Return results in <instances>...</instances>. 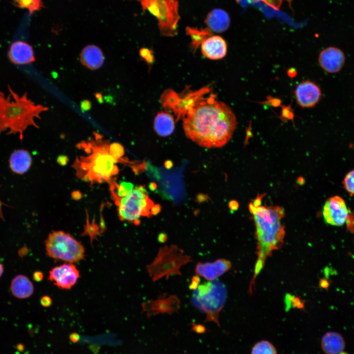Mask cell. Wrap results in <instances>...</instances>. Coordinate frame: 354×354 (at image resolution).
Returning <instances> with one entry per match:
<instances>
[{
    "label": "cell",
    "mask_w": 354,
    "mask_h": 354,
    "mask_svg": "<svg viewBox=\"0 0 354 354\" xmlns=\"http://www.w3.org/2000/svg\"><path fill=\"white\" fill-rule=\"evenodd\" d=\"M109 151L110 153L116 159L119 161L122 160L121 157L124 154V150L121 145L118 143L110 144Z\"/></svg>",
    "instance_id": "cell-28"
},
{
    "label": "cell",
    "mask_w": 354,
    "mask_h": 354,
    "mask_svg": "<svg viewBox=\"0 0 354 354\" xmlns=\"http://www.w3.org/2000/svg\"><path fill=\"white\" fill-rule=\"evenodd\" d=\"M161 210V206L159 205H153L150 209V213L152 215H156Z\"/></svg>",
    "instance_id": "cell-33"
},
{
    "label": "cell",
    "mask_w": 354,
    "mask_h": 354,
    "mask_svg": "<svg viewBox=\"0 0 354 354\" xmlns=\"http://www.w3.org/2000/svg\"><path fill=\"white\" fill-rule=\"evenodd\" d=\"M8 57L12 63L17 65L28 64L35 60L32 47L29 43L20 40L11 44Z\"/></svg>",
    "instance_id": "cell-16"
},
{
    "label": "cell",
    "mask_w": 354,
    "mask_h": 354,
    "mask_svg": "<svg viewBox=\"0 0 354 354\" xmlns=\"http://www.w3.org/2000/svg\"><path fill=\"white\" fill-rule=\"evenodd\" d=\"M187 33L189 34L194 44L198 45L211 34V30L208 28L198 30L197 28L187 27Z\"/></svg>",
    "instance_id": "cell-25"
},
{
    "label": "cell",
    "mask_w": 354,
    "mask_h": 354,
    "mask_svg": "<svg viewBox=\"0 0 354 354\" xmlns=\"http://www.w3.org/2000/svg\"><path fill=\"white\" fill-rule=\"evenodd\" d=\"M115 202L119 218L135 225L140 224L141 217L150 216V209L153 206L142 186L133 188L125 196L116 200Z\"/></svg>",
    "instance_id": "cell-8"
},
{
    "label": "cell",
    "mask_w": 354,
    "mask_h": 354,
    "mask_svg": "<svg viewBox=\"0 0 354 354\" xmlns=\"http://www.w3.org/2000/svg\"><path fill=\"white\" fill-rule=\"evenodd\" d=\"M230 208L232 210H236L238 207V204L236 201H232L229 204Z\"/></svg>",
    "instance_id": "cell-37"
},
{
    "label": "cell",
    "mask_w": 354,
    "mask_h": 354,
    "mask_svg": "<svg viewBox=\"0 0 354 354\" xmlns=\"http://www.w3.org/2000/svg\"><path fill=\"white\" fill-rule=\"evenodd\" d=\"M322 92L320 87L314 82L305 81L300 83L295 90L298 104L303 108L314 107L320 101Z\"/></svg>",
    "instance_id": "cell-14"
},
{
    "label": "cell",
    "mask_w": 354,
    "mask_h": 354,
    "mask_svg": "<svg viewBox=\"0 0 354 354\" xmlns=\"http://www.w3.org/2000/svg\"><path fill=\"white\" fill-rule=\"evenodd\" d=\"M247 0L250 2H257V1H260V0H262V1H264L267 2V3H271L272 1V0Z\"/></svg>",
    "instance_id": "cell-44"
},
{
    "label": "cell",
    "mask_w": 354,
    "mask_h": 354,
    "mask_svg": "<svg viewBox=\"0 0 354 354\" xmlns=\"http://www.w3.org/2000/svg\"><path fill=\"white\" fill-rule=\"evenodd\" d=\"M16 6L28 9L30 13L39 10L43 7L41 0H13Z\"/></svg>",
    "instance_id": "cell-26"
},
{
    "label": "cell",
    "mask_w": 354,
    "mask_h": 354,
    "mask_svg": "<svg viewBox=\"0 0 354 354\" xmlns=\"http://www.w3.org/2000/svg\"><path fill=\"white\" fill-rule=\"evenodd\" d=\"M340 354H348L346 352H343Z\"/></svg>",
    "instance_id": "cell-46"
},
{
    "label": "cell",
    "mask_w": 354,
    "mask_h": 354,
    "mask_svg": "<svg viewBox=\"0 0 354 354\" xmlns=\"http://www.w3.org/2000/svg\"><path fill=\"white\" fill-rule=\"evenodd\" d=\"M321 284L322 286L324 288L327 287L329 285V284L326 280H323Z\"/></svg>",
    "instance_id": "cell-43"
},
{
    "label": "cell",
    "mask_w": 354,
    "mask_h": 354,
    "mask_svg": "<svg viewBox=\"0 0 354 354\" xmlns=\"http://www.w3.org/2000/svg\"><path fill=\"white\" fill-rule=\"evenodd\" d=\"M227 289L219 280L208 281L199 285L193 291L192 304L206 315L205 322H212L219 326V314L227 298Z\"/></svg>",
    "instance_id": "cell-5"
},
{
    "label": "cell",
    "mask_w": 354,
    "mask_h": 354,
    "mask_svg": "<svg viewBox=\"0 0 354 354\" xmlns=\"http://www.w3.org/2000/svg\"><path fill=\"white\" fill-rule=\"evenodd\" d=\"M93 138L85 143L88 155L80 157L75 162L77 174L79 177L88 182H110L112 177L118 173L116 164L119 161L110 153L109 142L97 133L94 134Z\"/></svg>",
    "instance_id": "cell-4"
},
{
    "label": "cell",
    "mask_w": 354,
    "mask_h": 354,
    "mask_svg": "<svg viewBox=\"0 0 354 354\" xmlns=\"http://www.w3.org/2000/svg\"><path fill=\"white\" fill-rule=\"evenodd\" d=\"M154 129L160 136L167 137L171 135L175 129L173 116L163 112L158 113L154 118Z\"/></svg>",
    "instance_id": "cell-23"
},
{
    "label": "cell",
    "mask_w": 354,
    "mask_h": 354,
    "mask_svg": "<svg viewBox=\"0 0 354 354\" xmlns=\"http://www.w3.org/2000/svg\"><path fill=\"white\" fill-rule=\"evenodd\" d=\"M236 124V117L228 105L209 98L189 111L183 127L186 137L193 142L214 148L224 146L230 140Z\"/></svg>",
    "instance_id": "cell-1"
},
{
    "label": "cell",
    "mask_w": 354,
    "mask_h": 354,
    "mask_svg": "<svg viewBox=\"0 0 354 354\" xmlns=\"http://www.w3.org/2000/svg\"><path fill=\"white\" fill-rule=\"evenodd\" d=\"M28 248L24 246L18 251V255L20 257H23L28 254Z\"/></svg>",
    "instance_id": "cell-35"
},
{
    "label": "cell",
    "mask_w": 354,
    "mask_h": 354,
    "mask_svg": "<svg viewBox=\"0 0 354 354\" xmlns=\"http://www.w3.org/2000/svg\"><path fill=\"white\" fill-rule=\"evenodd\" d=\"M80 273L72 263L64 264L53 268L49 272V280L61 289H71L77 282Z\"/></svg>",
    "instance_id": "cell-12"
},
{
    "label": "cell",
    "mask_w": 354,
    "mask_h": 354,
    "mask_svg": "<svg viewBox=\"0 0 354 354\" xmlns=\"http://www.w3.org/2000/svg\"><path fill=\"white\" fill-rule=\"evenodd\" d=\"M167 236L164 233H160L157 236V240L161 243H164L167 240Z\"/></svg>",
    "instance_id": "cell-34"
},
{
    "label": "cell",
    "mask_w": 354,
    "mask_h": 354,
    "mask_svg": "<svg viewBox=\"0 0 354 354\" xmlns=\"http://www.w3.org/2000/svg\"><path fill=\"white\" fill-rule=\"evenodd\" d=\"M48 256L54 259L77 263L84 258L85 248L82 243L69 234L62 231L50 233L45 240Z\"/></svg>",
    "instance_id": "cell-7"
},
{
    "label": "cell",
    "mask_w": 354,
    "mask_h": 354,
    "mask_svg": "<svg viewBox=\"0 0 354 354\" xmlns=\"http://www.w3.org/2000/svg\"><path fill=\"white\" fill-rule=\"evenodd\" d=\"M232 264L229 261L219 259L212 262L198 263L195 272L199 277L208 281H213L229 270Z\"/></svg>",
    "instance_id": "cell-15"
},
{
    "label": "cell",
    "mask_w": 354,
    "mask_h": 354,
    "mask_svg": "<svg viewBox=\"0 0 354 354\" xmlns=\"http://www.w3.org/2000/svg\"><path fill=\"white\" fill-rule=\"evenodd\" d=\"M250 354H277V351L271 342L262 340L253 345Z\"/></svg>",
    "instance_id": "cell-24"
},
{
    "label": "cell",
    "mask_w": 354,
    "mask_h": 354,
    "mask_svg": "<svg viewBox=\"0 0 354 354\" xmlns=\"http://www.w3.org/2000/svg\"><path fill=\"white\" fill-rule=\"evenodd\" d=\"M200 283V278L199 276L196 275L193 276L191 279V283L189 286V289L193 291L195 290L198 287Z\"/></svg>",
    "instance_id": "cell-29"
},
{
    "label": "cell",
    "mask_w": 354,
    "mask_h": 354,
    "mask_svg": "<svg viewBox=\"0 0 354 354\" xmlns=\"http://www.w3.org/2000/svg\"><path fill=\"white\" fill-rule=\"evenodd\" d=\"M40 302L42 306L47 307L51 305L52 299L49 296L44 295L41 298Z\"/></svg>",
    "instance_id": "cell-30"
},
{
    "label": "cell",
    "mask_w": 354,
    "mask_h": 354,
    "mask_svg": "<svg viewBox=\"0 0 354 354\" xmlns=\"http://www.w3.org/2000/svg\"><path fill=\"white\" fill-rule=\"evenodd\" d=\"M70 339L73 342H77L79 340V335L76 333H72L70 336Z\"/></svg>",
    "instance_id": "cell-39"
},
{
    "label": "cell",
    "mask_w": 354,
    "mask_h": 354,
    "mask_svg": "<svg viewBox=\"0 0 354 354\" xmlns=\"http://www.w3.org/2000/svg\"><path fill=\"white\" fill-rule=\"evenodd\" d=\"M80 107L82 111H87L90 109L91 103L88 100H84L81 102Z\"/></svg>",
    "instance_id": "cell-31"
},
{
    "label": "cell",
    "mask_w": 354,
    "mask_h": 354,
    "mask_svg": "<svg viewBox=\"0 0 354 354\" xmlns=\"http://www.w3.org/2000/svg\"><path fill=\"white\" fill-rule=\"evenodd\" d=\"M321 346L325 354H340L344 351L346 343L341 334L328 331L322 336Z\"/></svg>",
    "instance_id": "cell-21"
},
{
    "label": "cell",
    "mask_w": 354,
    "mask_h": 354,
    "mask_svg": "<svg viewBox=\"0 0 354 354\" xmlns=\"http://www.w3.org/2000/svg\"><path fill=\"white\" fill-rule=\"evenodd\" d=\"M33 278L37 282L41 281L43 278V274L39 271H36L33 274Z\"/></svg>",
    "instance_id": "cell-32"
},
{
    "label": "cell",
    "mask_w": 354,
    "mask_h": 354,
    "mask_svg": "<svg viewBox=\"0 0 354 354\" xmlns=\"http://www.w3.org/2000/svg\"><path fill=\"white\" fill-rule=\"evenodd\" d=\"M343 184L346 190L351 195H354V169L348 172L345 176Z\"/></svg>",
    "instance_id": "cell-27"
},
{
    "label": "cell",
    "mask_w": 354,
    "mask_h": 354,
    "mask_svg": "<svg viewBox=\"0 0 354 354\" xmlns=\"http://www.w3.org/2000/svg\"><path fill=\"white\" fill-rule=\"evenodd\" d=\"M142 307L148 318L160 313L172 314L180 309V301L177 295L163 294L157 299L143 302Z\"/></svg>",
    "instance_id": "cell-11"
},
{
    "label": "cell",
    "mask_w": 354,
    "mask_h": 354,
    "mask_svg": "<svg viewBox=\"0 0 354 354\" xmlns=\"http://www.w3.org/2000/svg\"><path fill=\"white\" fill-rule=\"evenodd\" d=\"M351 213L345 200L339 196L328 199L323 208V216L325 222L334 226L343 225Z\"/></svg>",
    "instance_id": "cell-10"
},
{
    "label": "cell",
    "mask_w": 354,
    "mask_h": 354,
    "mask_svg": "<svg viewBox=\"0 0 354 354\" xmlns=\"http://www.w3.org/2000/svg\"><path fill=\"white\" fill-rule=\"evenodd\" d=\"M143 12L148 10L158 20L161 34L172 36L177 32L180 17L177 0H137Z\"/></svg>",
    "instance_id": "cell-9"
},
{
    "label": "cell",
    "mask_w": 354,
    "mask_h": 354,
    "mask_svg": "<svg viewBox=\"0 0 354 354\" xmlns=\"http://www.w3.org/2000/svg\"><path fill=\"white\" fill-rule=\"evenodd\" d=\"M72 197L74 199H79L81 197V195L79 192H75L74 195H72Z\"/></svg>",
    "instance_id": "cell-41"
},
{
    "label": "cell",
    "mask_w": 354,
    "mask_h": 354,
    "mask_svg": "<svg viewBox=\"0 0 354 354\" xmlns=\"http://www.w3.org/2000/svg\"><path fill=\"white\" fill-rule=\"evenodd\" d=\"M0 186H1V185H0ZM7 206V207H8H8H12V206H9V205H7V204L3 203V202L0 200V219H1L3 221L4 220V218H3V214H2V206Z\"/></svg>",
    "instance_id": "cell-38"
},
{
    "label": "cell",
    "mask_w": 354,
    "mask_h": 354,
    "mask_svg": "<svg viewBox=\"0 0 354 354\" xmlns=\"http://www.w3.org/2000/svg\"><path fill=\"white\" fill-rule=\"evenodd\" d=\"M202 52L206 58L219 59L224 58L227 51L225 40L221 36L213 35L205 39L201 43Z\"/></svg>",
    "instance_id": "cell-17"
},
{
    "label": "cell",
    "mask_w": 354,
    "mask_h": 354,
    "mask_svg": "<svg viewBox=\"0 0 354 354\" xmlns=\"http://www.w3.org/2000/svg\"><path fill=\"white\" fill-rule=\"evenodd\" d=\"M346 60L344 52L335 47H329L321 51L319 62L322 69L329 73L339 72L343 67Z\"/></svg>",
    "instance_id": "cell-13"
},
{
    "label": "cell",
    "mask_w": 354,
    "mask_h": 354,
    "mask_svg": "<svg viewBox=\"0 0 354 354\" xmlns=\"http://www.w3.org/2000/svg\"><path fill=\"white\" fill-rule=\"evenodd\" d=\"M249 209L255 223L258 240V259L254 270L256 277L266 258L283 244L285 231L281 221L285 212L283 208L277 206H265L252 202L249 205Z\"/></svg>",
    "instance_id": "cell-2"
},
{
    "label": "cell",
    "mask_w": 354,
    "mask_h": 354,
    "mask_svg": "<svg viewBox=\"0 0 354 354\" xmlns=\"http://www.w3.org/2000/svg\"><path fill=\"white\" fill-rule=\"evenodd\" d=\"M3 272V267L1 263H0V277L2 275Z\"/></svg>",
    "instance_id": "cell-45"
},
{
    "label": "cell",
    "mask_w": 354,
    "mask_h": 354,
    "mask_svg": "<svg viewBox=\"0 0 354 354\" xmlns=\"http://www.w3.org/2000/svg\"><path fill=\"white\" fill-rule=\"evenodd\" d=\"M80 61L82 64L91 70H96L103 64L104 57L99 47L94 45H88L82 51Z\"/></svg>",
    "instance_id": "cell-18"
},
{
    "label": "cell",
    "mask_w": 354,
    "mask_h": 354,
    "mask_svg": "<svg viewBox=\"0 0 354 354\" xmlns=\"http://www.w3.org/2000/svg\"><path fill=\"white\" fill-rule=\"evenodd\" d=\"M156 187H157V185L155 183L151 182L149 184V188L151 190L153 191V190H155Z\"/></svg>",
    "instance_id": "cell-42"
},
{
    "label": "cell",
    "mask_w": 354,
    "mask_h": 354,
    "mask_svg": "<svg viewBox=\"0 0 354 354\" xmlns=\"http://www.w3.org/2000/svg\"><path fill=\"white\" fill-rule=\"evenodd\" d=\"M32 164V157L30 153L25 149L14 150L9 159V165L11 170L17 175H23L30 169Z\"/></svg>",
    "instance_id": "cell-19"
},
{
    "label": "cell",
    "mask_w": 354,
    "mask_h": 354,
    "mask_svg": "<svg viewBox=\"0 0 354 354\" xmlns=\"http://www.w3.org/2000/svg\"><path fill=\"white\" fill-rule=\"evenodd\" d=\"M10 289L15 297L21 299L30 297L34 290L31 281L23 275H18L13 279Z\"/></svg>",
    "instance_id": "cell-22"
},
{
    "label": "cell",
    "mask_w": 354,
    "mask_h": 354,
    "mask_svg": "<svg viewBox=\"0 0 354 354\" xmlns=\"http://www.w3.org/2000/svg\"><path fill=\"white\" fill-rule=\"evenodd\" d=\"M173 165V163L171 160H167L164 163L165 167L167 169H171Z\"/></svg>",
    "instance_id": "cell-40"
},
{
    "label": "cell",
    "mask_w": 354,
    "mask_h": 354,
    "mask_svg": "<svg viewBox=\"0 0 354 354\" xmlns=\"http://www.w3.org/2000/svg\"><path fill=\"white\" fill-rule=\"evenodd\" d=\"M205 22L211 31L220 33L229 28L230 19L226 11L220 8H215L208 13Z\"/></svg>",
    "instance_id": "cell-20"
},
{
    "label": "cell",
    "mask_w": 354,
    "mask_h": 354,
    "mask_svg": "<svg viewBox=\"0 0 354 354\" xmlns=\"http://www.w3.org/2000/svg\"><path fill=\"white\" fill-rule=\"evenodd\" d=\"M189 255L175 244L161 247L152 262L146 266L149 277L153 282L166 277L168 279L172 275H181V266L192 262Z\"/></svg>",
    "instance_id": "cell-6"
},
{
    "label": "cell",
    "mask_w": 354,
    "mask_h": 354,
    "mask_svg": "<svg viewBox=\"0 0 354 354\" xmlns=\"http://www.w3.org/2000/svg\"><path fill=\"white\" fill-rule=\"evenodd\" d=\"M67 158L66 156L60 155L58 157V162L62 165H65L67 162Z\"/></svg>",
    "instance_id": "cell-36"
},
{
    "label": "cell",
    "mask_w": 354,
    "mask_h": 354,
    "mask_svg": "<svg viewBox=\"0 0 354 354\" xmlns=\"http://www.w3.org/2000/svg\"><path fill=\"white\" fill-rule=\"evenodd\" d=\"M8 88L6 96L0 90V134H18L22 141L24 132L29 126L39 128L35 119H40V115L48 108L35 104L26 92L20 95L9 85Z\"/></svg>",
    "instance_id": "cell-3"
}]
</instances>
